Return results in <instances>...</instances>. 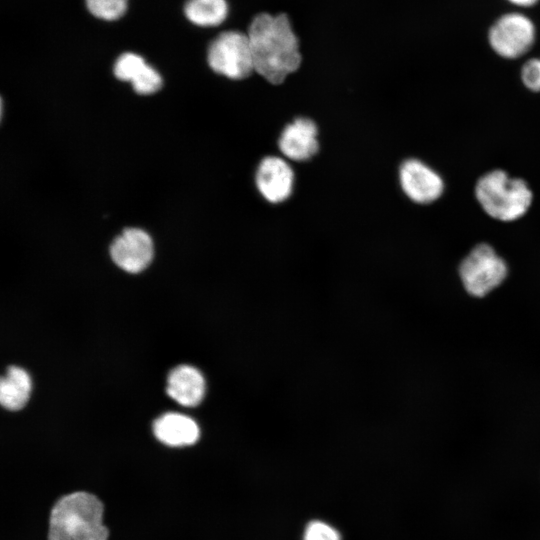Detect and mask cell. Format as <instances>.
Listing matches in <instances>:
<instances>
[{
	"mask_svg": "<svg viewBox=\"0 0 540 540\" xmlns=\"http://www.w3.org/2000/svg\"><path fill=\"white\" fill-rule=\"evenodd\" d=\"M114 74L122 81L131 82L139 94L155 93L162 86L161 75L144 58L132 52L119 56L114 64Z\"/></svg>",
	"mask_w": 540,
	"mask_h": 540,
	"instance_id": "obj_11",
	"label": "cell"
},
{
	"mask_svg": "<svg viewBox=\"0 0 540 540\" xmlns=\"http://www.w3.org/2000/svg\"><path fill=\"white\" fill-rule=\"evenodd\" d=\"M399 178L404 193L419 204H428L437 200L444 191L441 176L417 159L406 160L401 165Z\"/></svg>",
	"mask_w": 540,
	"mask_h": 540,
	"instance_id": "obj_7",
	"label": "cell"
},
{
	"mask_svg": "<svg viewBox=\"0 0 540 540\" xmlns=\"http://www.w3.org/2000/svg\"><path fill=\"white\" fill-rule=\"evenodd\" d=\"M303 540H341V535L332 525L321 520H313L305 527Z\"/></svg>",
	"mask_w": 540,
	"mask_h": 540,
	"instance_id": "obj_17",
	"label": "cell"
},
{
	"mask_svg": "<svg viewBox=\"0 0 540 540\" xmlns=\"http://www.w3.org/2000/svg\"><path fill=\"white\" fill-rule=\"evenodd\" d=\"M110 254L117 266L130 273H138L151 262L153 243L145 231L128 228L113 241Z\"/></svg>",
	"mask_w": 540,
	"mask_h": 540,
	"instance_id": "obj_8",
	"label": "cell"
},
{
	"mask_svg": "<svg viewBox=\"0 0 540 540\" xmlns=\"http://www.w3.org/2000/svg\"><path fill=\"white\" fill-rule=\"evenodd\" d=\"M535 40V24L519 12L501 15L488 32V41L493 51L507 59H516L526 54Z\"/></svg>",
	"mask_w": 540,
	"mask_h": 540,
	"instance_id": "obj_6",
	"label": "cell"
},
{
	"mask_svg": "<svg viewBox=\"0 0 540 540\" xmlns=\"http://www.w3.org/2000/svg\"><path fill=\"white\" fill-rule=\"evenodd\" d=\"M31 392V379L19 367L11 366L0 383V402L8 410H19L27 403Z\"/></svg>",
	"mask_w": 540,
	"mask_h": 540,
	"instance_id": "obj_14",
	"label": "cell"
},
{
	"mask_svg": "<svg viewBox=\"0 0 540 540\" xmlns=\"http://www.w3.org/2000/svg\"><path fill=\"white\" fill-rule=\"evenodd\" d=\"M521 79L531 91H540V58H532L525 62L521 70Z\"/></svg>",
	"mask_w": 540,
	"mask_h": 540,
	"instance_id": "obj_18",
	"label": "cell"
},
{
	"mask_svg": "<svg viewBox=\"0 0 540 540\" xmlns=\"http://www.w3.org/2000/svg\"><path fill=\"white\" fill-rule=\"evenodd\" d=\"M226 0H188L184 7L186 18L201 27H214L222 24L228 15Z\"/></svg>",
	"mask_w": 540,
	"mask_h": 540,
	"instance_id": "obj_15",
	"label": "cell"
},
{
	"mask_svg": "<svg viewBox=\"0 0 540 540\" xmlns=\"http://www.w3.org/2000/svg\"><path fill=\"white\" fill-rule=\"evenodd\" d=\"M207 60L213 71L233 80L254 71L248 35L236 30L224 31L210 43Z\"/></svg>",
	"mask_w": 540,
	"mask_h": 540,
	"instance_id": "obj_4",
	"label": "cell"
},
{
	"mask_svg": "<svg viewBox=\"0 0 540 540\" xmlns=\"http://www.w3.org/2000/svg\"><path fill=\"white\" fill-rule=\"evenodd\" d=\"M475 196L490 217L505 222L526 214L533 199L532 191L524 180L510 177L503 170L483 175L475 186Z\"/></svg>",
	"mask_w": 540,
	"mask_h": 540,
	"instance_id": "obj_3",
	"label": "cell"
},
{
	"mask_svg": "<svg viewBox=\"0 0 540 540\" xmlns=\"http://www.w3.org/2000/svg\"><path fill=\"white\" fill-rule=\"evenodd\" d=\"M509 3L518 7H531L538 3L539 0H507Z\"/></svg>",
	"mask_w": 540,
	"mask_h": 540,
	"instance_id": "obj_19",
	"label": "cell"
},
{
	"mask_svg": "<svg viewBox=\"0 0 540 540\" xmlns=\"http://www.w3.org/2000/svg\"><path fill=\"white\" fill-rule=\"evenodd\" d=\"M153 431L158 440L169 446L194 444L200 434L193 419L178 413H166L156 419Z\"/></svg>",
	"mask_w": 540,
	"mask_h": 540,
	"instance_id": "obj_13",
	"label": "cell"
},
{
	"mask_svg": "<svg viewBox=\"0 0 540 540\" xmlns=\"http://www.w3.org/2000/svg\"><path fill=\"white\" fill-rule=\"evenodd\" d=\"M103 505L94 495L74 492L57 501L50 513L48 540H107Z\"/></svg>",
	"mask_w": 540,
	"mask_h": 540,
	"instance_id": "obj_2",
	"label": "cell"
},
{
	"mask_svg": "<svg viewBox=\"0 0 540 540\" xmlns=\"http://www.w3.org/2000/svg\"><path fill=\"white\" fill-rule=\"evenodd\" d=\"M294 174L281 158L266 157L258 166L256 185L261 195L271 203L286 200L293 188Z\"/></svg>",
	"mask_w": 540,
	"mask_h": 540,
	"instance_id": "obj_9",
	"label": "cell"
},
{
	"mask_svg": "<svg viewBox=\"0 0 540 540\" xmlns=\"http://www.w3.org/2000/svg\"><path fill=\"white\" fill-rule=\"evenodd\" d=\"M281 152L294 161H304L318 151L317 127L313 121L298 118L288 124L279 139Z\"/></svg>",
	"mask_w": 540,
	"mask_h": 540,
	"instance_id": "obj_10",
	"label": "cell"
},
{
	"mask_svg": "<svg viewBox=\"0 0 540 540\" xmlns=\"http://www.w3.org/2000/svg\"><path fill=\"white\" fill-rule=\"evenodd\" d=\"M86 6L95 17L112 21L125 14L128 0H86Z\"/></svg>",
	"mask_w": 540,
	"mask_h": 540,
	"instance_id": "obj_16",
	"label": "cell"
},
{
	"mask_svg": "<svg viewBox=\"0 0 540 540\" xmlns=\"http://www.w3.org/2000/svg\"><path fill=\"white\" fill-rule=\"evenodd\" d=\"M167 394L187 407L198 405L205 395V379L201 372L189 365L174 368L168 376Z\"/></svg>",
	"mask_w": 540,
	"mask_h": 540,
	"instance_id": "obj_12",
	"label": "cell"
},
{
	"mask_svg": "<svg viewBox=\"0 0 540 540\" xmlns=\"http://www.w3.org/2000/svg\"><path fill=\"white\" fill-rule=\"evenodd\" d=\"M254 70L272 84H280L301 63L299 41L288 16L260 13L248 28Z\"/></svg>",
	"mask_w": 540,
	"mask_h": 540,
	"instance_id": "obj_1",
	"label": "cell"
},
{
	"mask_svg": "<svg viewBox=\"0 0 540 540\" xmlns=\"http://www.w3.org/2000/svg\"><path fill=\"white\" fill-rule=\"evenodd\" d=\"M459 275L469 294L483 297L503 282L507 265L490 245L482 243L462 260Z\"/></svg>",
	"mask_w": 540,
	"mask_h": 540,
	"instance_id": "obj_5",
	"label": "cell"
}]
</instances>
